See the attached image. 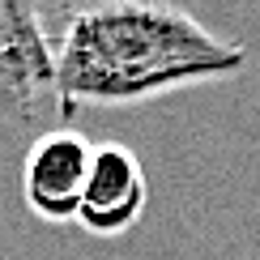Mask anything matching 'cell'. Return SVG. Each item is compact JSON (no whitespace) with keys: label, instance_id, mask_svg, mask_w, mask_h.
I'll use <instances>...</instances> for the list:
<instances>
[{"label":"cell","instance_id":"1","mask_svg":"<svg viewBox=\"0 0 260 260\" xmlns=\"http://www.w3.org/2000/svg\"><path fill=\"white\" fill-rule=\"evenodd\" d=\"M247 51L218 39L188 9L107 0L69 13L56 43L60 111L137 107L171 90L243 73Z\"/></svg>","mask_w":260,"mask_h":260},{"label":"cell","instance_id":"2","mask_svg":"<svg viewBox=\"0 0 260 260\" xmlns=\"http://www.w3.org/2000/svg\"><path fill=\"white\" fill-rule=\"evenodd\" d=\"M60 111L56 47L30 0H0V120L35 128Z\"/></svg>","mask_w":260,"mask_h":260},{"label":"cell","instance_id":"3","mask_svg":"<svg viewBox=\"0 0 260 260\" xmlns=\"http://www.w3.org/2000/svg\"><path fill=\"white\" fill-rule=\"evenodd\" d=\"M90 137L77 128H51L26 149L21 162V197L26 209L43 222H69L77 218V205L90 175Z\"/></svg>","mask_w":260,"mask_h":260},{"label":"cell","instance_id":"4","mask_svg":"<svg viewBox=\"0 0 260 260\" xmlns=\"http://www.w3.org/2000/svg\"><path fill=\"white\" fill-rule=\"evenodd\" d=\"M149 201V183H145V167L133 149L115 145H94L90 154V175H85V192L77 205V218L90 235L103 239H120L141 222Z\"/></svg>","mask_w":260,"mask_h":260}]
</instances>
